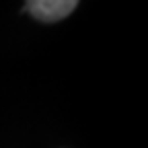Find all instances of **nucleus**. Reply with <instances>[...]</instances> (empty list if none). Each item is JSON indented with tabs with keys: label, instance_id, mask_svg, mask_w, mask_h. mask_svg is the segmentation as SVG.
<instances>
[{
	"label": "nucleus",
	"instance_id": "1",
	"mask_svg": "<svg viewBox=\"0 0 148 148\" xmlns=\"http://www.w3.org/2000/svg\"><path fill=\"white\" fill-rule=\"evenodd\" d=\"M76 6H78L76 0H31V2H27V10L43 23L62 21Z\"/></svg>",
	"mask_w": 148,
	"mask_h": 148
}]
</instances>
